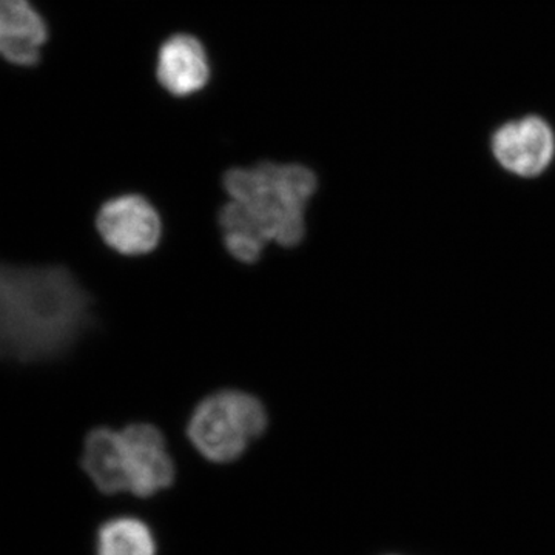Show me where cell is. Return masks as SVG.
<instances>
[{
  "label": "cell",
  "instance_id": "6",
  "mask_svg": "<svg viewBox=\"0 0 555 555\" xmlns=\"http://www.w3.org/2000/svg\"><path fill=\"white\" fill-rule=\"evenodd\" d=\"M122 436L129 454L130 494L152 496L170 488L175 465L158 427L134 423L122 429Z\"/></svg>",
  "mask_w": 555,
  "mask_h": 555
},
{
  "label": "cell",
  "instance_id": "7",
  "mask_svg": "<svg viewBox=\"0 0 555 555\" xmlns=\"http://www.w3.org/2000/svg\"><path fill=\"white\" fill-rule=\"evenodd\" d=\"M80 466L102 494L129 492V454L122 430L91 429L83 440Z\"/></svg>",
  "mask_w": 555,
  "mask_h": 555
},
{
  "label": "cell",
  "instance_id": "1",
  "mask_svg": "<svg viewBox=\"0 0 555 555\" xmlns=\"http://www.w3.org/2000/svg\"><path fill=\"white\" fill-rule=\"evenodd\" d=\"M91 298L64 266L0 264V361L50 363L90 327Z\"/></svg>",
  "mask_w": 555,
  "mask_h": 555
},
{
  "label": "cell",
  "instance_id": "3",
  "mask_svg": "<svg viewBox=\"0 0 555 555\" xmlns=\"http://www.w3.org/2000/svg\"><path fill=\"white\" fill-rule=\"evenodd\" d=\"M269 415L259 398L243 390H219L204 398L189 420L188 436L204 459L232 463L266 433Z\"/></svg>",
  "mask_w": 555,
  "mask_h": 555
},
{
  "label": "cell",
  "instance_id": "10",
  "mask_svg": "<svg viewBox=\"0 0 555 555\" xmlns=\"http://www.w3.org/2000/svg\"><path fill=\"white\" fill-rule=\"evenodd\" d=\"M98 555H156L152 531L138 518H113L98 531Z\"/></svg>",
  "mask_w": 555,
  "mask_h": 555
},
{
  "label": "cell",
  "instance_id": "2",
  "mask_svg": "<svg viewBox=\"0 0 555 555\" xmlns=\"http://www.w3.org/2000/svg\"><path fill=\"white\" fill-rule=\"evenodd\" d=\"M230 203L219 211L222 233H244L268 244L297 247L306 236V210L317 175L299 164L261 163L224 175Z\"/></svg>",
  "mask_w": 555,
  "mask_h": 555
},
{
  "label": "cell",
  "instance_id": "8",
  "mask_svg": "<svg viewBox=\"0 0 555 555\" xmlns=\"http://www.w3.org/2000/svg\"><path fill=\"white\" fill-rule=\"evenodd\" d=\"M156 76L173 96H192L203 90L210 79V64L199 39L189 35L167 39L159 50Z\"/></svg>",
  "mask_w": 555,
  "mask_h": 555
},
{
  "label": "cell",
  "instance_id": "9",
  "mask_svg": "<svg viewBox=\"0 0 555 555\" xmlns=\"http://www.w3.org/2000/svg\"><path fill=\"white\" fill-rule=\"evenodd\" d=\"M47 25L28 0H0V56L14 65L36 64Z\"/></svg>",
  "mask_w": 555,
  "mask_h": 555
},
{
  "label": "cell",
  "instance_id": "4",
  "mask_svg": "<svg viewBox=\"0 0 555 555\" xmlns=\"http://www.w3.org/2000/svg\"><path fill=\"white\" fill-rule=\"evenodd\" d=\"M96 229L105 246L122 257H144L159 246L163 221L144 196H115L102 204Z\"/></svg>",
  "mask_w": 555,
  "mask_h": 555
},
{
  "label": "cell",
  "instance_id": "5",
  "mask_svg": "<svg viewBox=\"0 0 555 555\" xmlns=\"http://www.w3.org/2000/svg\"><path fill=\"white\" fill-rule=\"evenodd\" d=\"M492 152L509 173L521 178L539 177L554 160L553 127L540 116L509 120L495 130Z\"/></svg>",
  "mask_w": 555,
  "mask_h": 555
}]
</instances>
